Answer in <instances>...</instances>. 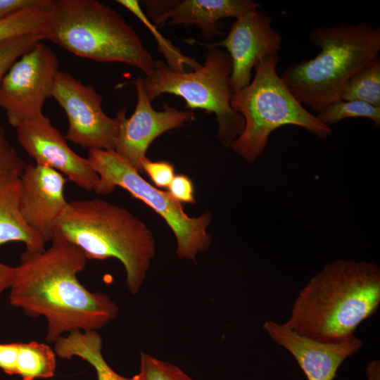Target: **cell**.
<instances>
[{
  "label": "cell",
  "instance_id": "cell-1",
  "mask_svg": "<svg viewBox=\"0 0 380 380\" xmlns=\"http://www.w3.org/2000/svg\"><path fill=\"white\" fill-rule=\"evenodd\" d=\"M87 260L77 246L53 238L47 249L25 251L15 267L10 303L26 315L46 319L49 343L65 332L96 331L118 315L106 294L91 292L80 282L77 274Z\"/></svg>",
  "mask_w": 380,
  "mask_h": 380
},
{
  "label": "cell",
  "instance_id": "cell-2",
  "mask_svg": "<svg viewBox=\"0 0 380 380\" xmlns=\"http://www.w3.org/2000/svg\"><path fill=\"white\" fill-rule=\"evenodd\" d=\"M380 304V269L373 262L337 260L300 291L285 324L324 343L345 341Z\"/></svg>",
  "mask_w": 380,
  "mask_h": 380
},
{
  "label": "cell",
  "instance_id": "cell-3",
  "mask_svg": "<svg viewBox=\"0 0 380 380\" xmlns=\"http://www.w3.org/2000/svg\"><path fill=\"white\" fill-rule=\"evenodd\" d=\"M53 238L77 246L87 259H118L134 295L156 253L153 234L146 224L127 209L101 198L69 202Z\"/></svg>",
  "mask_w": 380,
  "mask_h": 380
},
{
  "label": "cell",
  "instance_id": "cell-4",
  "mask_svg": "<svg viewBox=\"0 0 380 380\" xmlns=\"http://www.w3.org/2000/svg\"><path fill=\"white\" fill-rule=\"evenodd\" d=\"M310 43L320 49L280 76L295 98L317 113L340 100L347 82L379 55L380 29L370 22L342 23L311 31Z\"/></svg>",
  "mask_w": 380,
  "mask_h": 380
},
{
  "label": "cell",
  "instance_id": "cell-5",
  "mask_svg": "<svg viewBox=\"0 0 380 380\" xmlns=\"http://www.w3.org/2000/svg\"><path fill=\"white\" fill-rule=\"evenodd\" d=\"M43 36L76 56L125 63L146 76L154 68L155 60L135 30L117 11L96 0H53Z\"/></svg>",
  "mask_w": 380,
  "mask_h": 380
},
{
  "label": "cell",
  "instance_id": "cell-6",
  "mask_svg": "<svg viewBox=\"0 0 380 380\" xmlns=\"http://www.w3.org/2000/svg\"><path fill=\"white\" fill-rule=\"evenodd\" d=\"M278 62V53L260 59L251 82L231 98L232 108L243 118L244 128L229 147L248 163L260 157L270 134L282 126L300 127L322 139L332 133L292 94L277 72Z\"/></svg>",
  "mask_w": 380,
  "mask_h": 380
},
{
  "label": "cell",
  "instance_id": "cell-7",
  "mask_svg": "<svg viewBox=\"0 0 380 380\" xmlns=\"http://www.w3.org/2000/svg\"><path fill=\"white\" fill-rule=\"evenodd\" d=\"M205 47L204 63L196 70L178 72L165 61L155 60L153 72L144 78V87L151 101L170 94L183 99L186 108L214 113L217 138L223 146L229 147L244 128L243 118L230 104L234 94L230 85L232 61L220 48Z\"/></svg>",
  "mask_w": 380,
  "mask_h": 380
},
{
  "label": "cell",
  "instance_id": "cell-8",
  "mask_svg": "<svg viewBox=\"0 0 380 380\" xmlns=\"http://www.w3.org/2000/svg\"><path fill=\"white\" fill-rule=\"evenodd\" d=\"M87 159L99 176L94 191L106 195L116 187H121L151 208L175 234L178 257L196 261L199 253L209 248L212 236L207 229L213 220L210 212L198 217L188 216L182 203L168 191L146 181L138 170L113 150L89 149Z\"/></svg>",
  "mask_w": 380,
  "mask_h": 380
},
{
  "label": "cell",
  "instance_id": "cell-9",
  "mask_svg": "<svg viewBox=\"0 0 380 380\" xmlns=\"http://www.w3.org/2000/svg\"><path fill=\"white\" fill-rule=\"evenodd\" d=\"M58 71L56 54L43 41L13 63L0 84V106L13 127L43 115Z\"/></svg>",
  "mask_w": 380,
  "mask_h": 380
},
{
  "label": "cell",
  "instance_id": "cell-10",
  "mask_svg": "<svg viewBox=\"0 0 380 380\" xmlns=\"http://www.w3.org/2000/svg\"><path fill=\"white\" fill-rule=\"evenodd\" d=\"M52 97L68 117L66 140L89 150L114 151L118 119L103 111L102 96L91 85L84 84L70 74L59 70Z\"/></svg>",
  "mask_w": 380,
  "mask_h": 380
},
{
  "label": "cell",
  "instance_id": "cell-11",
  "mask_svg": "<svg viewBox=\"0 0 380 380\" xmlns=\"http://www.w3.org/2000/svg\"><path fill=\"white\" fill-rule=\"evenodd\" d=\"M136 89L137 104L132 115L126 118V110L117 112L118 132L114 151L140 172L142 160L152 142L163 133L194 120L191 110H179L165 104L163 110H156L148 99L144 78L132 82Z\"/></svg>",
  "mask_w": 380,
  "mask_h": 380
},
{
  "label": "cell",
  "instance_id": "cell-12",
  "mask_svg": "<svg viewBox=\"0 0 380 380\" xmlns=\"http://www.w3.org/2000/svg\"><path fill=\"white\" fill-rule=\"evenodd\" d=\"M186 42L227 49L232 61L230 85L235 93L251 82L252 70L260 59L278 53L282 37L272 26L270 15L255 11L235 19L227 35L219 42L207 44L193 39Z\"/></svg>",
  "mask_w": 380,
  "mask_h": 380
},
{
  "label": "cell",
  "instance_id": "cell-13",
  "mask_svg": "<svg viewBox=\"0 0 380 380\" xmlns=\"http://www.w3.org/2000/svg\"><path fill=\"white\" fill-rule=\"evenodd\" d=\"M15 129L19 144L37 165L54 169L86 191L95 190L99 176L88 159L70 148L65 137L44 114Z\"/></svg>",
  "mask_w": 380,
  "mask_h": 380
},
{
  "label": "cell",
  "instance_id": "cell-14",
  "mask_svg": "<svg viewBox=\"0 0 380 380\" xmlns=\"http://www.w3.org/2000/svg\"><path fill=\"white\" fill-rule=\"evenodd\" d=\"M68 179L51 167L27 164L20 178L19 208L26 223L51 242L69 202L64 194Z\"/></svg>",
  "mask_w": 380,
  "mask_h": 380
},
{
  "label": "cell",
  "instance_id": "cell-15",
  "mask_svg": "<svg viewBox=\"0 0 380 380\" xmlns=\"http://www.w3.org/2000/svg\"><path fill=\"white\" fill-rule=\"evenodd\" d=\"M263 328L293 355L308 380H334L342 362L362 346L355 336L340 342L324 343L300 335L285 323L266 321Z\"/></svg>",
  "mask_w": 380,
  "mask_h": 380
},
{
  "label": "cell",
  "instance_id": "cell-16",
  "mask_svg": "<svg viewBox=\"0 0 380 380\" xmlns=\"http://www.w3.org/2000/svg\"><path fill=\"white\" fill-rule=\"evenodd\" d=\"M260 7L252 0H179L153 23L157 27H163L167 20L168 25H195L203 38L210 39L222 34L223 18L236 19Z\"/></svg>",
  "mask_w": 380,
  "mask_h": 380
},
{
  "label": "cell",
  "instance_id": "cell-17",
  "mask_svg": "<svg viewBox=\"0 0 380 380\" xmlns=\"http://www.w3.org/2000/svg\"><path fill=\"white\" fill-rule=\"evenodd\" d=\"M20 192V179L0 185V245L18 241L23 243L27 251H42L46 243L23 219Z\"/></svg>",
  "mask_w": 380,
  "mask_h": 380
},
{
  "label": "cell",
  "instance_id": "cell-18",
  "mask_svg": "<svg viewBox=\"0 0 380 380\" xmlns=\"http://www.w3.org/2000/svg\"><path fill=\"white\" fill-rule=\"evenodd\" d=\"M102 339L96 331L74 330L54 342V352L63 359L79 357L89 362L96 370L97 380H143L139 372L125 377L114 371L101 353Z\"/></svg>",
  "mask_w": 380,
  "mask_h": 380
},
{
  "label": "cell",
  "instance_id": "cell-19",
  "mask_svg": "<svg viewBox=\"0 0 380 380\" xmlns=\"http://www.w3.org/2000/svg\"><path fill=\"white\" fill-rule=\"evenodd\" d=\"M56 366V353L47 344L20 343L16 374L22 380L51 378L55 375Z\"/></svg>",
  "mask_w": 380,
  "mask_h": 380
},
{
  "label": "cell",
  "instance_id": "cell-20",
  "mask_svg": "<svg viewBox=\"0 0 380 380\" xmlns=\"http://www.w3.org/2000/svg\"><path fill=\"white\" fill-rule=\"evenodd\" d=\"M340 100L360 101L380 108V56L355 73L346 84Z\"/></svg>",
  "mask_w": 380,
  "mask_h": 380
},
{
  "label": "cell",
  "instance_id": "cell-21",
  "mask_svg": "<svg viewBox=\"0 0 380 380\" xmlns=\"http://www.w3.org/2000/svg\"><path fill=\"white\" fill-rule=\"evenodd\" d=\"M116 2L124 6L134 15L153 34L158 42V49L166 59L167 64L174 70L184 72L189 67L192 70L198 69L201 65L195 59L183 54L170 40L160 33L153 23L147 17L137 0H117Z\"/></svg>",
  "mask_w": 380,
  "mask_h": 380
},
{
  "label": "cell",
  "instance_id": "cell-22",
  "mask_svg": "<svg viewBox=\"0 0 380 380\" xmlns=\"http://www.w3.org/2000/svg\"><path fill=\"white\" fill-rule=\"evenodd\" d=\"M49 7L25 9L0 20V41L22 35L43 34Z\"/></svg>",
  "mask_w": 380,
  "mask_h": 380
},
{
  "label": "cell",
  "instance_id": "cell-23",
  "mask_svg": "<svg viewBox=\"0 0 380 380\" xmlns=\"http://www.w3.org/2000/svg\"><path fill=\"white\" fill-rule=\"evenodd\" d=\"M316 117L329 127L343 119L351 118H367L376 127L380 126V108L360 101H336L318 113Z\"/></svg>",
  "mask_w": 380,
  "mask_h": 380
},
{
  "label": "cell",
  "instance_id": "cell-24",
  "mask_svg": "<svg viewBox=\"0 0 380 380\" xmlns=\"http://www.w3.org/2000/svg\"><path fill=\"white\" fill-rule=\"evenodd\" d=\"M44 40L43 34H36L0 41V84L13 63L38 42Z\"/></svg>",
  "mask_w": 380,
  "mask_h": 380
},
{
  "label": "cell",
  "instance_id": "cell-25",
  "mask_svg": "<svg viewBox=\"0 0 380 380\" xmlns=\"http://www.w3.org/2000/svg\"><path fill=\"white\" fill-rule=\"evenodd\" d=\"M143 380H194L177 366L141 353L140 370Z\"/></svg>",
  "mask_w": 380,
  "mask_h": 380
},
{
  "label": "cell",
  "instance_id": "cell-26",
  "mask_svg": "<svg viewBox=\"0 0 380 380\" xmlns=\"http://www.w3.org/2000/svg\"><path fill=\"white\" fill-rule=\"evenodd\" d=\"M27 163L7 141L0 125V185L20 179Z\"/></svg>",
  "mask_w": 380,
  "mask_h": 380
},
{
  "label": "cell",
  "instance_id": "cell-27",
  "mask_svg": "<svg viewBox=\"0 0 380 380\" xmlns=\"http://www.w3.org/2000/svg\"><path fill=\"white\" fill-rule=\"evenodd\" d=\"M144 172L154 185L158 188H168L175 176V167L165 160L152 161L146 157L141 163L140 172Z\"/></svg>",
  "mask_w": 380,
  "mask_h": 380
},
{
  "label": "cell",
  "instance_id": "cell-28",
  "mask_svg": "<svg viewBox=\"0 0 380 380\" xmlns=\"http://www.w3.org/2000/svg\"><path fill=\"white\" fill-rule=\"evenodd\" d=\"M168 189L170 195L179 203H196L193 182L186 175H175Z\"/></svg>",
  "mask_w": 380,
  "mask_h": 380
},
{
  "label": "cell",
  "instance_id": "cell-29",
  "mask_svg": "<svg viewBox=\"0 0 380 380\" xmlns=\"http://www.w3.org/2000/svg\"><path fill=\"white\" fill-rule=\"evenodd\" d=\"M53 0H0V20L32 8L49 7Z\"/></svg>",
  "mask_w": 380,
  "mask_h": 380
},
{
  "label": "cell",
  "instance_id": "cell-30",
  "mask_svg": "<svg viewBox=\"0 0 380 380\" xmlns=\"http://www.w3.org/2000/svg\"><path fill=\"white\" fill-rule=\"evenodd\" d=\"M20 343H0V368L7 374H16Z\"/></svg>",
  "mask_w": 380,
  "mask_h": 380
},
{
  "label": "cell",
  "instance_id": "cell-31",
  "mask_svg": "<svg viewBox=\"0 0 380 380\" xmlns=\"http://www.w3.org/2000/svg\"><path fill=\"white\" fill-rule=\"evenodd\" d=\"M15 273V267L0 262V299L2 293L10 288Z\"/></svg>",
  "mask_w": 380,
  "mask_h": 380
},
{
  "label": "cell",
  "instance_id": "cell-32",
  "mask_svg": "<svg viewBox=\"0 0 380 380\" xmlns=\"http://www.w3.org/2000/svg\"><path fill=\"white\" fill-rule=\"evenodd\" d=\"M380 365L379 360H373L367 366L366 374L368 380H379Z\"/></svg>",
  "mask_w": 380,
  "mask_h": 380
}]
</instances>
